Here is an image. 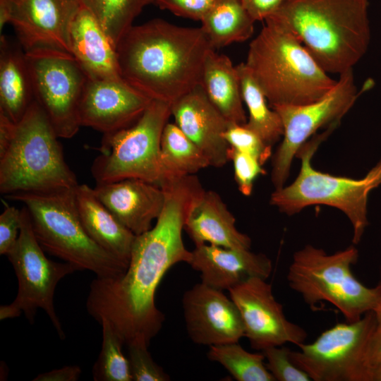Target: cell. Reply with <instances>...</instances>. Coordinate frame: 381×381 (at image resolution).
Here are the masks:
<instances>
[{"mask_svg": "<svg viewBox=\"0 0 381 381\" xmlns=\"http://www.w3.org/2000/svg\"><path fill=\"white\" fill-rule=\"evenodd\" d=\"M97 198L135 236L149 229L160 215L165 201L158 185L139 179L97 183Z\"/></svg>", "mask_w": 381, "mask_h": 381, "instance_id": "20", "label": "cell"}, {"mask_svg": "<svg viewBox=\"0 0 381 381\" xmlns=\"http://www.w3.org/2000/svg\"><path fill=\"white\" fill-rule=\"evenodd\" d=\"M34 100L25 50L1 35L0 113L17 123Z\"/></svg>", "mask_w": 381, "mask_h": 381, "instance_id": "24", "label": "cell"}, {"mask_svg": "<svg viewBox=\"0 0 381 381\" xmlns=\"http://www.w3.org/2000/svg\"><path fill=\"white\" fill-rule=\"evenodd\" d=\"M266 20L292 32L327 73L353 69L370 41L367 0H286Z\"/></svg>", "mask_w": 381, "mask_h": 381, "instance_id": "3", "label": "cell"}, {"mask_svg": "<svg viewBox=\"0 0 381 381\" xmlns=\"http://www.w3.org/2000/svg\"><path fill=\"white\" fill-rule=\"evenodd\" d=\"M102 327L100 353L92 368L95 381H131L128 358L122 351L123 341L107 320L99 322Z\"/></svg>", "mask_w": 381, "mask_h": 381, "instance_id": "31", "label": "cell"}, {"mask_svg": "<svg viewBox=\"0 0 381 381\" xmlns=\"http://www.w3.org/2000/svg\"><path fill=\"white\" fill-rule=\"evenodd\" d=\"M375 325L373 311L352 322L339 323L313 343L291 351V358L314 381H370L366 353Z\"/></svg>", "mask_w": 381, "mask_h": 381, "instance_id": "12", "label": "cell"}, {"mask_svg": "<svg viewBox=\"0 0 381 381\" xmlns=\"http://www.w3.org/2000/svg\"><path fill=\"white\" fill-rule=\"evenodd\" d=\"M95 18L116 46L133 25L135 18L155 0H79Z\"/></svg>", "mask_w": 381, "mask_h": 381, "instance_id": "29", "label": "cell"}, {"mask_svg": "<svg viewBox=\"0 0 381 381\" xmlns=\"http://www.w3.org/2000/svg\"><path fill=\"white\" fill-rule=\"evenodd\" d=\"M188 264L200 273L201 282L222 291L253 277L267 279L272 271V261L265 254L207 243L195 246Z\"/></svg>", "mask_w": 381, "mask_h": 381, "instance_id": "19", "label": "cell"}, {"mask_svg": "<svg viewBox=\"0 0 381 381\" xmlns=\"http://www.w3.org/2000/svg\"><path fill=\"white\" fill-rule=\"evenodd\" d=\"M370 381H381V363L372 369Z\"/></svg>", "mask_w": 381, "mask_h": 381, "instance_id": "42", "label": "cell"}, {"mask_svg": "<svg viewBox=\"0 0 381 381\" xmlns=\"http://www.w3.org/2000/svg\"><path fill=\"white\" fill-rule=\"evenodd\" d=\"M58 135L34 100L16 123L11 143L0 155V192H46L74 188L75 174L66 164Z\"/></svg>", "mask_w": 381, "mask_h": 381, "instance_id": "6", "label": "cell"}, {"mask_svg": "<svg viewBox=\"0 0 381 381\" xmlns=\"http://www.w3.org/2000/svg\"><path fill=\"white\" fill-rule=\"evenodd\" d=\"M25 52L35 100L59 138L73 137L81 126L79 105L88 77L68 52L40 47Z\"/></svg>", "mask_w": 381, "mask_h": 381, "instance_id": "11", "label": "cell"}, {"mask_svg": "<svg viewBox=\"0 0 381 381\" xmlns=\"http://www.w3.org/2000/svg\"><path fill=\"white\" fill-rule=\"evenodd\" d=\"M338 126L332 124L313 135L298 149L300 171L289 186L275 189L270 203L283 213L293 215L313 205H325L343 212L352 225L353 244H358L368 224V198L381 184V160L362 179L337 176L315 169L311 160L320 143Z\"/></svg>", "mask_w": 381, "mask_h": 381, "instance_id": "7", "label": "cell"}, {"mask_svg": "<svg viewBox=\"0 0 381 381\" xmlns=\"http://www.w3.org/2000/svg\"><path fill=\"white\" fill-rule=\"evenodd\" d=\"M229 159L232 161L234 179L239 191L246 196L252 193L255 179L266 171L254 157L229 147Z\"/></svg>", "mask_w": 381, "mask_h": 381, "instance_id": "35", "label": "cell"}, {"mask_svg": "<svg viewBox=\"0 0 381 381\" xmlns=\"http://www.w3.org/2000/svg\"><path fill=\"white\" fill-rule=\"evenodd\" d=\"M171 104L152 99L138 120L119 131L104 134L100 155L91 171L97 183L139 179L159 186L161 138L171 116Z\"/></svg>", "mask_w": 381, "mask_h": 381, "instance_id": "9", "label": "cell"}, {"mask_svg": "<svg viewBox=\"0 0 381 381\" xmlns=\"http://www.w3.org/2000/svg\"><path fill=\"white\" fill-rule=\"evenodd\" d=\"M375 325L368 344L366 363L372 369L381 363V298L373 310Z\"/></svg>", "mask_w": 381, "mask_h": 381, "instance_id": "38", "label": "cell"}, {"mask_svg": "<svg viewBox=\"0 0 381 381\" xmlns=\"http://www.w3.org/2000/svg\"><path fill=\"white\" fill-rule=\"evenodd\" d=\"M70 53L91 79H121L116 47L83 6L73 17L68 34Z\"/></svg>", "mask_w": 381, "mask_h": 381, "instance_id": "21", "label": "cell"}, {"mask_svg": "<svg viewBox=\"0 0 381 381\" xmlns=\"http://www.w3.org/2000/svg\"><path fill=\"white\" fill-rule=\"evenodd\" d=\"M175 123L204 153L210 166L221 168L229 160L223 135L229 122L199 85L171 105Z\"/></svg>", "mask_w": 381, "mask_h": 381, "instance_id": "18", "label": "cell"}, {"mask_svg": "<svg viewBox=\"0 0 381 381\" xmlns=\"http://www.w3.org/2000/svg\"><path fill=\"white\" fill-rule=\"evenodd\" d=\"M218 0H155L161 9L177 16L200 21Z\"/></svg>", "mask_w": 381, "mask_h": 381, "instance_id": "36", "label": "cell"}, {"mask_svg": "<svg viewBox=\"0 0 381 381\" xmlns=\"http://www.w3.org/2000/svg\"><path fill=\"white\" fill-rule=\"evenodd\" d=\"M79 0H11L10 23L25 52L53 48L70 53L71 23Z\"/></svg>", "mask_w": 381, "mask_h": 381, "instance_id": "17", "label": "cell"}, {"mask_svg": "<svg viewBox=\"0 0 381 381\" xmlns=\"http://www.w3.org/2000/svg\"><path fill=\"white\" fill-rule=\"evenodd\" d=\"M21 226V210L6 206L0 215V254L6 255L14 247Z\"/></svg>", "mask_w": 381, "mask_h": 381, "instance_id": "37", "label": "cell"}, {"mask_svg": "<svg viewBox=\"0 0 381 381\" xmlns=\"http://www.w3.org/2000/svg\"><path fill=\"white\" fill-rule=\"evenodd\" d=\"M82 224L91 238L128 267L135 235L121 224L86 184L75 188Z\"/></svg>", "mask_w": 381, "mask_h": 381, "instance_id": "23", "label": "cell"}, {"mask_svg": "<svg viewBox=\"0 0 381 381\" xmlns=\"http://www.w3.org/2000/svg\"><path fill=\"white\" fill-rule=\"evenodd\" d=\"M236 304L250 346L262 351L291 343L297 346L307 338L306 331L289 321L266 279L253 277L228 291Z\"/></svg>", "mask_w": 381, "mask_h": 381, "instance_id": "14", "label": "cell"}, {"mask_svg": "<svg viewBox=\"0 0 381 381\" xmlns=\"http://www.w3.org/2000/svg\"><path fill=\"white\" fill-rule=\"evenodd\" d=\"M200 85L229 123H246L238 73L236 66L227 56L218 54L214 49L209 51L203 64Z\"/></svg>", "mask_w": 381, "mask_h": 381, "instance_id": "25", "label": "cell"}, {"mask_svg": "<svg viewBox=\"0 0 381 381\" xmlns=\"http://www.w3.org/2000/svg\"><path fill=\"white\" fill-rule=\"evenodd\" d=\"M16 123L13 122L6 115L0 113V155L8 147L12 139Z\"/></svg>", "mask_w": 381, "mask_h": 381, "instance_id": "41", "label": "cell"}, {"mask_svg": "<svg viewBox=\"0 0 381 381\" xmlns=\"http://www.w3.org/2000/svg\"><path fill=\"white\" fill-rule=\"evenodd\" d=\"M183 229L195 246L207 243L224 248H250L251 239L237 229L235 217L213 190L204 189L195 198Z\"/></svg>", "mask_w": 381, "mask_h": 381, "instance_id": "22", "label": "cell"}, {"mask_svg": "<svg viewBox=\"0 0 381 381\" xmlns=\"http://www.w3.org/2000/svg\"><path fill=\"white\" fill-rule=\"evenodd\" d=\"M152 100L123 78H87L79 105L80 124L104 134L114 133L135 123Z\"/></svg>", "mask_w": 381, "mask_h": 381, "instance_id": "16", "label": "cell"}, {"mask_svg": "<svg viewBox=\"0 0 381 381\" xmlns=\"http://www.w3.org/2000/svg\"><path fill=\"white\" fill-rule=\"evenodd\" d=\"M250 43L245 65L271 107L302 105L336 83L289 30L270 20Z\"/></svg>", "mask_w": 381, "mask_h": 381, "instance_id": "4", "label": "cell"}, {"mask_svg": "<svg viewBox=\"0 0 381 381\" xmlns=\"http://www.w3.org/2000/svg\"><path fill=\"white\" fill-rule=\"evenodd\" d=\"M358 257V250L353 246L327 254L322 248L306 245L293 255L286 275L288 284L310 308L327 301L348 322H355L373 311L381 298V283L368 287L353 274L351 267Z\"/></svg>", "mask_w": 381, "mask_h": 381, "instance_id": "8", "label": "cell"}, {"mask_svg": "<svg viewBox=\"0 0 381 381\" xmlns=\"http://www.w3.org/2000/svg\"><path fill=\"white\" fill-rule=\"evenodd\" d=\"M18 279L16 298L0 307V319L13 318L23 313L33 322L36 311H45L61 339L65 338L56 313L54 296L59 281L80 270L69 262L50 260L44 254L33 232L27 208L21 209V226L13 249L6 255Z\"/></svg>", "mask_w": 381, "mask_h": 381, "instance_id": "10", "label": "cell"}, {"mask_svg": "<svg viewBox=\"0 0 381 381\" xmlns=\"http://www.w3.org/2000/svg\"><path fill=\"white\" fill-rule=\"evenodd\" d=\"M359 94L350 69L340 74L335 85L313 102L272 107L279 114L284 128L282 141L272 157L271 180L275 189L284 186L301 145L319 128L339 123Z\"/></svg>", "mask_w": 381, "mask_h": 381, "instance_id": "13", "label": "cell"}, {"mask_svg": "<svg viewBox=\"0 0 381 381\" xmlns=\"http://www.w3.org/2000/svg\"><path fill=\"white\" fill-rule=\"evenodd\" d=\"M0 2H10V0H0Z\"/></svg>", "mask_w": 381, "mask_h": 381, "instance_id": "43", "label": "cell"}, {"mask_svg": "<svg viewBox=\"0 0 381 381\" xmlns=\"http://www.w3.org/2000/svg\"><path fill=\"white\" fill-rule=\"evenodd\" d=\"M160 186L162 211L153 227L135 236L126 270L115 278L96 277L87 298V313L99 323L107 320L126 346H150L164 321L155 301L158 285L172 266L188 263L191 256L182 231L192 202L204 188L195 175Z\"/></svg>", "mask_w": 381, "mask_h": 381, "instance_id": "1", "label": "cell"}, {"mask_svg": "<svg viewBox=\"0 0 381 381\" xmlns=\"http://www.w3.org/2000/svg\"><path fill=\"white\" fill-rule=\"evenodd\" d=\"M207 358L222 365L238 381H275L262 352L250 353L238 342L210 346Z\"/></svg>", "mask_w": 381, "mask_h": 381, "instance_id": "30", "label": "cell"}, {"mask_svg": "<svg viewBox=\"0 0 381 381\" xmlns=\"http://www.w3.org/2000/svg\"><path fill=\"white\" fill-rule=\"evenodd\" d=\"M75 188L20 192L6 197L24 204L44 252L74 265L80 271L92 272L97 278L123 274L127 266L97 244L85 229L76 206Z\"/></svg>", "mask_w": 381, "mask_h": 381, "instance_id": "5", "label": "cell"}, {"mask_svg": "<svg viewBox=\"0 0 381 381\" xmlns=\"http://www.w3.org/2000/svg\"><path fill=\"white\" fill-rule=\"evenodd\" d=\"M223 136L230 147L254 157L262 165L272 155V146L245 124L229 123Z\"/></svg>", "mask_w": 381, "mask_h": 381, "instance_id": "32", "label": "cell"}, {"mask_svg": "<svg viewBox=\"0 0 381 381\" xmlns=\"http://www.w3.org/2000/svg\"><path fill=\"white\" fill-rule=\"evenodd\" d=\"M200 22L212 48L216 50L248 40L255 21L241 0H218Z\"/></svg>", "mask_w": 381, "mask_h": 381, "instance_id": "26", "label": "cell"}, {"mask_svg": "<svg viewBox=\"0 0 381 381\" xmlns=\"http://www.w3.org/2000/svg\"><path fill=\"white\" fill-rule=\"evenodd\" d=\"M255 21L265 20L274 14L286 0H241Z\"/></svg>", "mask_w": 381, "mask_h": 381, "instance_id": "39", "label": "cell"}, {"mask_svg": "<svg viewBox=\"0 0 381 381\" xmlns=\"http://www.w3.org/2000/svg\"><path fill=\"white\" fill-rule=\"evenodd\" d=\"M78 365H68L39 374L34 381H76L81 375Z\"/></svg>", "mask_w": 381, "mask_h": 381, "instance_id": "40", "label": "cell"}, {"mask_svg": "<svg viewBox=\"0 0 381 381\" xmlns=\"http://www.w3.org/2000/svg\"><path fill=\"white\" fill-rule=\"evenodd\" d=\"M291 349L286 346H274L262 351L267 368L277 381H310L311 379L293 362Z\"/></svg>", "mask_w": 381, "mask_h": 381, "instance_id": "33", "label": "cell"}, {"mask_svg": "<svg viewBox=\"0 0 381 381\" xmlns=\"http://www.w3.org/2000/svg\"><path fill=\"white\" fill-rule=\"evenodd\" d=\"M236 68L242 99L248 111V119L245 125L272 146L284 133L281 118L274 109L269 107L265 95L245 63L239 64Z\"/></svg>", "mask_w": 381, "mask_h": 381, "instance_id": "28", "label": "cell"}, {"mask_svg": "<svg viewBox=\"0 0 381 381\" xmlns=\"http://www.w3.org/2000/svg\"><path fill=\"white\" fill-rule=\"evenodd\" d=\"M211 49L201 27L160 18L133 25L116 45L121 78L150 99L171 104L200 85Z\"/></svg>", "mask_w": 381, "mask_h": 381, "instance_id": "2", "label": "cell"}, {"mask_svg": "<svg viewBox=\"0 0 381 381\" xmlns=\"http://www.w3.org/2000/svg\"><path fill=\"white\" fill-rule=\"evenodd\" d=\"M128 361L133 381H168L170 377L152 359L147 350L148 346L141 344H130Z\"/></svg>", "mask_w": 381, "mask_h": 381, "instance_id": "34", "label": "cell"}, {"mask_svg": "<svg viewBox=\"0 0 381 381\" xmlns=\"http://www.w3.org/2000/svg\"><path fill=\"white\" fill-rule=\"evenodd\" d=\"M182 307L188 334L197 344L238 342L245 337L240 313L224 291L196 284L183 294Z\"/></svg>", "mask_w": 381, "mask_h": 381, "instance_id": "15", "label": "cell"}, {"mask_svg": "<svg viewBox=\"0 0 381 381\" xmlns=\"http://www.w3.org/2000/svg\"><path fill=\"white\" fill-rule=\"evenodd\" d=\"M162 181L195 175L210 166L201 150L174 123L164 128L160 144Z\"/></svg>", "mask_w": 381, "mask_h": 381, "instance_id": "27", "label": "cell"}]
</instances>
